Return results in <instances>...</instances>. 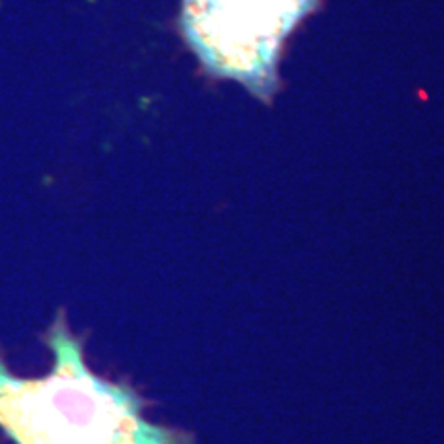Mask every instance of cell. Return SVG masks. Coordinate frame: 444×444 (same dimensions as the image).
Instances as JSON below:
<instances>
[{
	"label": "cell",
	"mask_w": 444,
	"mask_h": 444,
	"mask_svg": "<svg viewBox=\"0 0 444 444\" xmlns=\"http://www.w3.org/2000/svg\"><path fill=\"white\" fill-rule=\"evenodd\" d=\"M54 356L52 373L15 377L0 354V430L15 444H193V436L148 422L146 401L128 381L91 373L85 339L64 311L43 335Z\"/></svg>",
	"instance_id": "1"
},
{
	"label": "cell",
	"mask_w": 444,
	"mask_h": 444,
	"mask_svg": "<svg viewBox=\"0 0 444 444\" xmlns=\"http://www.w3.org/2000/svg\"><path fill=\"white\" fill-rule=\"evenodd\" d=\"M319 0H183L181 29L218 77L272 93L284 39Z\"/></svg>",
	"instance_id": "2"
}]
</instances>
